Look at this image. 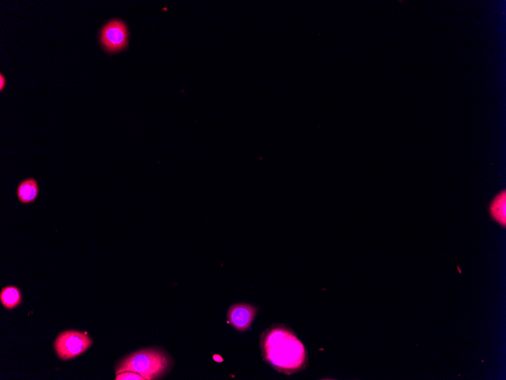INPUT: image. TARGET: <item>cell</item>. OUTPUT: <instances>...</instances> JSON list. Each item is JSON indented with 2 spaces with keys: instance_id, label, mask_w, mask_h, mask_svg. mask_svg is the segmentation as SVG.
<instances>
[{
  "instance_id": "obj_1",
  "label": "cell",
  "mask_w": 506,
  "mask_h": 380,
  "mask_svg": "<svg viewBox=\"0 0 506 380\" xmlns=\"http://www.w3.org/2000/svg\"><path fill=\"white\" fill-rule=\"evenodd\" d=\"M260 346L264 361L281 374L294 375L307 365V351L303 344L286 327L275 325L264 331Z\"/></svg>"
},
{
  "instance_id": "obj_2",
  "label": "cell",
  "mask_w": 506,
  "mask_h": 380,
  "mask_svg": "<svg viewBox=\"0 0 506 380\" xmlns=\"http://www.w3.org/2000/svg\"><path fill=\"white\" fill-rule=\"evenodd\" d=\"M173 365V359L166 351L149 348L135 351L122 359L116 365V375L131 371L145 380L160 379L168 374Z\"/></svg>"
},
{
  "instance_id": "obj_3",
  "label": "cell",
  "mask_w": 506,
  "mask_h": 380,
  "mask_svg": "<svg viewBox=\"0 0 506 380\" xmlns=\"http://www.w3.org/2000/svg\"><path fill=\"white\" fill-rule=\"evenodd\" d=\"M92 346L91 338L77 330H67L57 336L54 342L55 353L63 361L83 355Z\"/></svg>"
},
{
  "instance_id": "obj_4",
  "label": "cell",
  "mask_w": 506,
  "mask_h": 380,
  "mask_svg": "<svg viewBox=\"0 0 506 380\" xmlns=\"http://www.w3.org/2000/svg\"><path fill=\"white\" fill-rule=\"evenodd\" d=\"M129 40V31L123 20L113 19L99 33V41L105 52L116 53L126 50Z\"/></svg>"
},
{
  "instance_id": "obj_5",
  "label": "cell",
  "mask_w": 506,
  "mask_h": 380,
  "mask_svg": "<svg viewBox=\"0 0 506 380\" xmlns=\"http://www.w3.org/2000/svg\"><path fill=\"white\" fill-rule=\"evenodd\" d=\"M257 309L249 304H236L228 309L227 318L230 325L239 332H245L252 325Z\"/></svg>"
},
{
  "instance_id": "obj_6",
  "label": "cell",
  "mask_w": 506,
  "mask_h": 380,
  "mask_svg": "<svg viewBox=\"0 0 506 380\" xmlns=\"http://www.w3.org/2000/svg\"><path fill=\"white\" fill-rule=\"evenodd\" d=\"M40 188L39 182L35 178H27L21 180L16 188V194L21 205H29L37 201L39 198Z\"/></svg>"
},
{
  "instance_id": "obj_7",
  "label": "cell",
  "mask_w": 506,
  "mask_h": 380,
  "mask_svg": "<svg viewBox=\"0 0 506 380\" xmlns=\"http://www.w3.org/2000/svg\"><path fill=\"white\" fill-rule=\"evenodd\" d=\"M23 300V294L19 288L16 286H6L0 292V301L6 309H12L18 307Z\"/></svg>"
},
{
  "instance_id": "obj_8",
  "label": "cell",
  "mask_w": 506,
  "mask_h": 380,
  "mask_svg": "<svg viewBox=\"0 0 506 380\" xmlns=\"http://www.w3.org/2000/svg\"><path fill=\"white\" fill-rule=\"evenodd\" d=\"M505 192L498 194L490 205V214L496 221L500 223L503 227L505 226V207H506Z\"/></svg>"
},
{
  "instance_id": "obj_9",
  "label": "cell",
  "mask_w": 506,
  "mask_h": 380,
  "mask_svg": "<svg viewBox=\"0 0 506 380\" xmlns=\"http://www.w3.org/2000/svg\"><path fill=\"white\" fill-rule=\"evenodd\" d=\"M116 380H145L144 377L136 372L126 371L116 375Z\"/></svg>"
},
{
  "instance_id": "obj_10",
  "label": "cell",
  "mask_w": 506,
  "mask_h": 380,
  "mask_svg": "<svg viewBox=\"0 0 506 380\" xmlns=\"http://www.w3.org/2000/svg\"><path fill=\"white\" fill-rule=\"evenodd\" d=\"M6 86V80L5 79L4 75L1 73L0 74V90L2 91L4 90Z\"/></svg>"
}]
</instances>
